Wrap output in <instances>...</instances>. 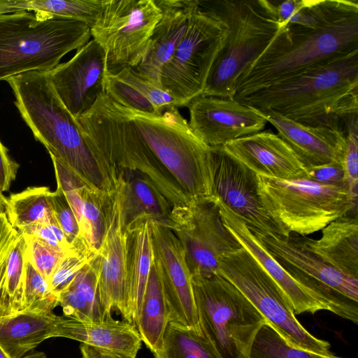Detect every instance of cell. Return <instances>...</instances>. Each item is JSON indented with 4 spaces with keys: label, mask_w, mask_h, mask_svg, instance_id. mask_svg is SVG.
Segmentation results:
<instances>
[{
    "label": "cell",
    "mask_w": 358,
    "mask_h": 358,
    "mask_svg": "<svg viewBox=\"0 0 358 358\" xmlns=\"http://www.w3.org/2000/svg\"><path fill=\"white\" fill-rule=\"evenodd\" d=\"M358 50L336 57L238 100L260 112L298 122L327 125L358 112Z\"/></svg>",
    "instance_id": "obj_1"
},
{
    "label": "cell",
    "mask_w": 358,
    "mask_h": 358,
    "mask_svg": "<svg viewBox=\"0 0 358 358\" xmlns=\"http://www.w3.org/2000/svg\"><path fill=\"white\" fill-rule=\"evenodd\" d=\"M109 191L115 190L121 170L139 172L148 178L176 208L190 199L162 165L120 105L106 92L76 120Z\"/></svg>",
    "instance_id": "obj_2"
},
{
    "label": "cell",
    "mask_w": 358,
    "mask_h": 358,
    "mask_svg": "<svg viewBox=\"0 0 358 358\" xmlns=\"http://www.w3.org/2000/svg\"><path fill=\"white\" fill-rule=\"evenodd\" d=\"M358 50V14L317 29L288 24L237 80L234 99Z\"/></svg>",
    "instance_id": "obj_3"
},
{
    "label": "cell",
    "mask_w": 358,
    "mask_h": 358,
    "mask_svg": "<svg viewBox=\"0 0 358 358\" xmlns=\"http://www.w3.org/2000/svg\"><path fill=\"white\" fill-rule=\"evenodd\" d=\"M6 81L13 92L14 103L21 117L50 155L91 187L109 193L77 121L58 96L48 71H29Z\"/></svg>",
    "instance_id": "obj_4"
},
{
    "label": "cell",
    "mask_w": 358,
    "mask_h": 358,
    "mask_svg": "<svg viewBox=\"0 0 358 358\" xmlns=\"http://www.w3.org/2000/svg\"><path fill=\"white\" fill-rule=\"evenodd\" d=\"M90 37V27L81 21L26 10L0 13V80L49 72Z\"/></svg>",
    "instance_id": "obj_5"
},
{
    "label": "cell",
    "mask_w": 358,
    "mask_h": 358,
    "mask_svg": "<svg viewBox=\"0 0 358 358\" xmlns=\"http://www.w3.org/2000/svg\"><path fill=\"white\" fill-rule=\"evenodd\" d=\"M227 27L201 95L234 99L236 83L269 45L280 28L262 0H198Z\"/></svg>",
    "instance_id": "obj_6"
},
{
    "label": "cell",
    "mask_w": 358,
    "mask_h": 358,
    "mask_svg": "<svg viewBox=\"0 0 358 358\" xmlns=\"http://www.w3.org/2000/svg\"><path fill=\"white\" fill-rule=\"evenodd\" d=\"M120 106L190 200L212 196L211 147L195 135L177 107L151 115Z\"/></svg>",
    "instance_id": "obj_7"
},
{
    "label": "cell",
    "mask_w": 358,
    "mask_h": 358,
    "mask_svg": "<svg viewBox=\"0 0 358 358\" xmlns=\"http://www.w3.org/2000/svg\"><path fill=\"white\" fill-rule=\"evenodd\" d=\"M258 176L262 202L272 219L289 234L306 236L322 230L357 207L345 182Z\"/></svg>",
    "instance_id": "obj_8"
},
{
    "label": "cell",
    "mask_w": 358,
    "mask_h": 358,
    "mask_svg": "<svg viewBox=\"0 0 358 358\" xmlns=\"http://www.w3.org/2000/svg\"><path fill=\"white\" fill-rule=\"evenodd\" d=\"M201 329L220 358H249L266 322L245 296L219 274L192 275Z\"/></svg>",
    "instance_id": "obj_9"
},
{
    "label": "cell",
    "mask_w": 358,
    "mask_h": 358,
    "mask_svg": "<svg viewBox=\"0 0 358 358\" xmlns=\"http://www.w3.org/2000/svg\"><path fill=\"white\" fill-rule=\"evenodd\" d=\"M234 285L291 344L329 355L331 345L297 320L289 300L259 263L243 247L220 259L217 273Z\"/></svg>",
    "instance_id": "obj_10"
},
{
    "label": "cell",
    "mask_w": 358,
    "mask_h": 358,
    "mask_svg": "<svg viewBox=\"0 0 358 358\" xmlns=\"http://www.w3.org/2000/svg\"><path fill=\"white\" fill-rule=\"evenodd\" d=\"M227 34L226 24L198 4L182 41L161 73L162 89L182 106L202 94Z\"/></svg>",
    "instance_id": "obj_11"
},
{
    "label": "cell",
    "mask_w": 358,
    "mask_h": 358,
    "mask_svg": "<svg viewBox=\"0 0 358 358\" xmlns=\"http://www.w3.org/2000/svg\"><path fill=\"white\" fill-rule=\"evenodd\" d=\"M161 17L155 0H106L90 32L106 53L108 72L134 68L143 62Z\"/></svg>",
    "instance_id": "obj_12"
},
{
    "label": "cell",
    "mask_w": 358,
    "mask_h": 358,
    "mask_svg": "<svg viewBox=\"0 0 358 358\" xmlns=\"http://www.w3.org/2000/svg\"><path fill=\"white\" fill-rule=\"evenodd\" d=\"M172 231L184 249L191 275L217 274L222 257L243 248L224 224L213 196L192 199L177 210Z\"/></svg>",
    "instance_id": "obj_13"
},
{
    "label": "cell",
    "mask_w": 358,
    "mask_h": 358,
    "mask_svg": "<svg viewBox=\"0 0 358 358\" xmlns=\"http://www.w3.org/2000/svg\"><path fill=\"white\" fill-rule=\"evenodd\" d=\"M212 196L242 219L253 233L288 238L265 209L258 191L257 174L229 155L223 146L211 147Z\"/></svg>",
    "instance_id": "obj_14"
},
{
    "label": "cell",
    "mask_w": 358,
    "mask_h": 358,
    "mask_svg": "<svg viewBox=\"0 0 358 358\" xmlns=\"http://www.w3.org/2000/svg\"><path fill=\"white\" fill-rule=\"evenodd\" d=\"M108 72L106 53L92 39L78 49L70 60L59 64L48 73L60 100L77 120L105 92Z\"/></svg>",
    "instance_id": "obj_15"
},
{
    "label": "cell",
    "mask_w": 358,
    "mask_h": 358,
    "mask_svg": "<svg viewBox=\"0 0 358 358\" xmlns=\"http://www.w3.org/2000/svg\"><path fill=\"white\" fill-rule=\"evenodd\" d=\"M151 232L153 256L159 269L170 322L202 331L192 275L180 242L171 229L153 222Z\"/></svg>",
    "instance_id": "obj_16"
},
{
    "label": "cell",
    "mask_w": 358,
    "mask_h": 358,
    "mask_svg": "<svg viewBox=\"0 0 358 358\" xmlns=\"http://www.w3.org/2000/svg\"><path fill=\"white\" fill-rule=\"evenodd\" d=\"M187 106L190 128L209 147L259 132L267 123L253 108L234 99L200 95Z\"/></svg>",
    "instance_id": "obj_17"
},
{
    "label": "cell",
    "mask_w": 358,
    "mask_h": 358,
    "mask_svg": "<svg viewBox=\"0 0 358 358\" xmlns=\"http://www.w3.org/2000/svg\"><path fill=\"white\" fill-rule=\"evenodd\" d=\"M90 263L96 273L98 291L103 306L110 312H118L123 320L132 324L126 278V231L115 192L110 196L101 245Z\"/></svg>",
    "instance_id": "obj_18"
},
{
    "label": "cell",
    "mask_w": 358,
    "mask_h": 358,
    "mask_svg": "<svg viewBox=\"0 0 358 358\" xmlns=\"http://www.w3.org/2000/svg\"><path fill=\"white\" fill-rule=\"evenodd\" d=\"M217 201L225 227L281 289L295 315L304 313L315 314L320 310L334 313V308L327 301L291 274L266 250L241 217L220 200L217 199Z\"/></svg>",
    "instance_id": "obj_19"
},
{
    "label": "cell",
    "mask_w": 358,
    "mask_h": 358,
    "mask_svg": "<svg viewBox=\"0 0 358 358\" xmlns=\"http://www.w3.org/2000/svg\"><path fill=\"white\" fill-rule=\"evenodd\" d=\"M255 110L277 129L278 135L290 146L307 169L342 164L345 138L341 119L332 125L310 126L274 113Z\"/></svg>",
    "instance_id": "obj_20"
},
{
    "label": "cell",
    "mask_w": 358,
    "mask_h": 358,
    "mask_svg": "<svg viewBox=\"0 0 358 358\" xmlns=\"http://www.w3.org/2000/svg\"><path fill=\"white\" fill-rule=\"evenodd\" d=\"M222 146L257 175L276 179L309 178L307 168L297 155L271 130H262Z\"/></svg>",
    "instance_id": "obj_21"
},
{
    "label": "cell",
    "mask_w": 358,
    "mask_h": 358,
    "mask_svg": "<svg viewBox=\"0 0 358 358\" xmlns=\"http://www.w3.org/2000/svg\"><path fill=\"white\" fill-rule=\"evenodd\" d=\"M115 193L125 231L144 220L173 229L174 215L179 208L142 173L131 170L120 171Z\"/></svg>",
    "instance_id": "obj_22"
},
{
    "label": "cell",
    "mask_w": 358,
    "mask_h": 358,
    "mask_svg": "<svg viewBox=\"0 0 358 358\" xmlns=\"http://www.w3.org/2000/svg\"><path fill=\"white\" fill-rule=\"evenodd\" d=\"M155 1L161 9L162 17L153 30L145 59L132 69L141 78L162 89V69L182 41L190 17L198 7V0Z\"/></svg>",
    "instance_id": "obj_23"
},
{
    "label": "cell",
    "mask_w": 358,
    "mask_h": 358,
    "mask_svg": "<svg viewBox=\"0 0 358 358\" xmlns=\"http://www.w3.org/2000/svg\"><path fill=\"white\" fill-rule=\"evenodd\" d=\"M253 234L281 264L291 267L358 303V278L345 275L322 261L310 252L294 233H291L288 238Z\"/></svg>",
    "instance_id": "obj_24"
},
{
    "label": "cell",
    "mask_w": 358,
    "mask_h": 358,
    "mask_svg": "<svg viewBox=\"0 0 358 358\" xmlns=\"http://www.w3.org/2000/svg\"><path fill=\"white\" fill-rule=\"evenodd\" d=\"M68 317L53 311L22 310L0 316V345L10 358H21L43 341L66 337Z\"/></svg>",
    "instance_id": "obj_25"
},
{
    "label": "cell",
    "mask_w": 358,
    "mask_h": 358,
    "mask_svg": "<svg viewBox=\"0 0 358 358\" xmlns=\"http://www.w3.org/2000/svg\"><path fill=\"white\" fill-rule=\"evenodd\" d=\"M313 254L340 272L358 278V220L348 215L322 229L319 239L294 234Z\"/></svg>",
    "instance_id": "obj_26"
},
{
    "label": "cell",
    "mask_w": 358,
    "mask_h": 358,
    "mask_svg": "<svg viewBox=\"0 0 358 358\" xmlns=\"http://www.w3.org/2000/svg\"><path fill=\"white\" fill-rule=\"evenodd\" d=\"M153 258L151 222L126 230V278L132 324L138 320Z\"/></svg>",
    "instance_id": "obj_27"
},
{
    "label": "cell",
    "mask_w": 358,
    "mask_h": 358,
    "mask_svg": "<svg viewBox=\"0 0 358 358\" xmlns=\"http://www.w3.org/2000/svg\"><path fill=\"white\" fill-rule=\"evenodd\" d=\"M63 315L79 320L105 321L113 318L102 303L96 271L92 264L85 265L73 280L58 294Z\"/></svg>",
    "instance_id": "obj_28"
},
{
    "label": "cell",
    "mask_w": 358,
    "mask_h": 358,
    "mask_svg": "<svg viewBox=\"0 0 358 358\" xmlns=\"http://www.w3.org/2000/svg\"><path fill=\"white\" fill-rule=\"evenodd\" d=\"M170 322L158 264L153 256L145 293L136 327L142 342L153 353L162 345L164 334Z\"/></svg>",
    "instance_id": "obj_29"
},
{
    "label": "cell",
    "mask_w": 358,
    "mask_h": 358,
    "mask_svg": "<svg viewBox=\"0 0 358 358\" xmlns=\"http://www.w3.org/2000/svg\"><path fill=\"white\" fill-rule=\"evenodd\" d=\"M106 0H0V13L21 10L81 21L90 28L99 19Z\"/></svg>",
    "instance_id": "obj_30"
},
{
    "label": "cell",
    "mask_w": 358,
    "mask_h": 358,
    "mask_svg": "<svg viewBox=\"0 0 358 358\" xmlns=\"http://www.w3.org/2000/svg\"><path fill=\"white\" fill-rule=\"evenodd\" d=\"M50 191L47 187H29L7 199L6 215L17 231L38 224L56 221L49 203Z\"/></svg>",
    "instance_id": "obj_31"
},
{
    "label": "cell",
    "mask_w": 358,
    "mask_h": 358,
    "mask_svg": "<svg viewBox=\"0 0 358 358\" xmlns=\"http://www.w3.org/2000/svg\"><path fill=\"white\" fill-rule=\"evenodd\" d=\"M155 358H220L202 331L170 322Z\"/></svg>",
    "instance_id": "obj_32"
},
{
    "label": "cell",
    "mask_w": 358,
    "mask_h": 358,
    "mask_svg": "<svg viewBox=\"0 0 358 358\" xmlns=\"http://www.w3.org/2000/svg\"><path fill=\"white\" fill-rule=\"evenodd\" d=\"M27 242L20 233L8 257L6 275L0 289V316L23 310Z\"/></svg>",
    "instance_id": "obj_33"
},
{
    "label": "cell",
    "mask_w": 358,
    "mask_h": 358,
    "mask_svg": "<svg viewBox=\"0 0 358 358\" xmlns=\"http://www.w3.org/2000/svg\"><path fill=\"white\" fill-rule=\"evenodd\" d=\"M111 194L93 187L87 188L84 192L80 230L87 250L93 255L98 252L106 233L107 210Z\"/></svg>",
    "instance_id": "obj_34"
},
{
    "label": "cell",
    "mask_w": 358,
    "mask_h": 358,
    "mask_svg": "<svg viewBox=\"0 0 358 358\" xmlns=\"http://www.w3.org/2000/svg\"><path fill=\"white\" fill-rule=\"evenodd\" d=\"M249 358H343L325 355L296 347L287 341L267 320L253 341Z\"/></svg>",
    "instance_id": "obj_35"
},
{
    "label": "cell",
    "mask_w": 358,
    "mask_h": 358,
    "mask_svg": "<svg viewBox=\"0 0 358 358\" xmlns=\"http://www.w3.org/2000/svg\"><path fill=\"white\" fill-rule=\"evenodd\" d=\"M59 306L58 296L48 282L34 267L27 257L22 310L53 311Z\"/></svg>",
    "instance_id": "obj_36"
},
{
    "label": "cell",
    "mask_w": 358,
    "mask_h": 358,
    "mask_svg": "<svg viewBox=\"0 0 358 358\" xmlns=\"http://www.w3.org/2000/svg\"><path fill=\"white\" fill-rule=\"evenodd\" d=\"M48 199L55 218L72 250L80 254L94 256L89 252L83 241L77 219L62 191L57 188L55 192H50Z\"/></svg>",
    "instance_id": "obj_37"
},
{
    "label": "cell",
    "mask_w": 358,
    "mask_h": 358,
    "mask_svg": "<svg viewBox=\"0 0 358 358\" xmlns=\"http://www.w3.org/2000/svg\"><path fill=\"white\" fill-rule=\"evenodd\" d=\"M345 131V150L342 162L344 181L352 198L357 201L358 185V112L341 117Z\"/></svg>",
    "instance_id": "obj_38"
},
{
    "label": "cell",
    "mask_w": 358,
    "mask_h": 358,
    "mask_svg": "<svg viewBox=\"0 0 358 358\" xmlns=\"http://www.w3.org/2000/svg\"><path fill=\"white\" fill-rule=\"evenodd\" d=\"M50 157L55 169L57 188L60 189L66 196L80 227L83 220L84 192L87 188L92 187L58 159L52 155H50Z\"/></svg>",
    "instance_id": "obj_39"
},
{
    "label": "cell",
    "mask_w": 358,
    "mask_h": 358,
    "mask_svg": "<svg viewBox=\"0 0 358 358\" xmlns=\"http://www.w3.org/2000/svg\"><path fill=\"white\" fill-rule=\"evenodd\" d=\"M105 92L117 104L147 114L160 115L157 108L141 92L108 72Z\"/></svg>",
    "instance_id": "obj_40"
},
{
    "label": "cell",
    "mask_w": 358,
    "mask_h": 358,
    "mask_svg": "<svg viewBox=\"0 0 358 358\" xmlns=\"http://www.w3.org/2000/svg\"><path fill=\"white\" fill-rule=\"evenodd\" d=\"M23 235L27 242V257L34 267L49 282L56 266L66 254L36 236Z\"/></svg>",
    "instance_id": "obj_41"
},
{
    "label": "cell",
    "mask_w": 358,
    "mask_h": 358,
    "mask_svg": "<svg viewBox=\"0 0 358 358\" xmlns=\"http://www.w3.org/2000/svg\"><path fill=\"white\" fill-rule=\"evenodd\" d=\"M113 74L144 95L161 113L173 106L182 107L178 100L162 89L141 78L131 67H125Z\"/></svg>",
    "instance_id": "obj_42"
},
{
    "label": "cell",
    "mask_w": 358,
    "mask_h": 358,
    "mask_svg": "<svg viewBox=\"0 0 358 358\" xmlns=\"http://www.w3.org/2000/svg\"><path fill=\"white\" fill-rule=\"evenodd\" d=\"M93 257L75 251L66 253L56 266L48 282L51 290L58 296L59 293L73 280Z\"/></svg>",
    "instance_id": "obj_43"
},
{
    "label": "cell",
    "mask_w": 358,
    "mask_h": 358,
    "mask_svg": "<svg viewBox=\"0 0 358 358\" xmlns=\"http://www.w3.org/2000/svg\"><path fill=\"white\" fill-rule=\"evenodd\" d=\"M18 232L36 236L65 254L73 251L57 220L50 224H38L27 227Z\"/></svg>",
    "instance_id": "obj_44"
},
{
    "label": "cell",
    "mask_w": 358,
    "mask_h": 358,
    "mask_svg": "<svg viewBox=\"0 0 358 358\" xmlns=\"http://www.w3.org/2000/svg\"><path fill=\"white\" fill-rule=\"evenodd\" d=\"M20 233L10 224L6 213L0 215V289L3 282L10 252Z\"/></svg>",
    "instance_id": "obj_45"
},
{
    "label": "cell",
    "mask_w": 358,
    "mask_h": 358,
    "mask_svg": "<svg viewBox=\"0 0 358 358\" xmlns=\"http://www.w3.org/2000/svg\"><path fill=\"white\" fill-rule=\"evenodd\" d=\"M19 164L11 159L8 149L0 141V192L9 189L11 183L15 180Z\"/></svg>",
    "instance_id": "obj_46"
},
{
    "label": "cell",
    "mask_w": 358,
    "mask_h": 358,
    "mask_svg": "<svg viewBox=\"0 0 358 358\" xmlns=\"http://www.w3.org/2000/svg\"><path fill=\"white\" fill-rule=\"evenodd\" d=\"M308 179L324 183H338L344 181L341 164H331L308 169Z\"/></svg>",
    "instance_id": "obj_47"
},
{
    "label": "cell",
    "mask_w": 358,
    "mask_h": 358,
    "mask_svg": "<svg viewBox=\"0 0 358 358\" xmlns=\"http://www.w3.org/2000/svg\"><path fill=\"white\" fill-rule=\"evenodd\" d=\"M83 358H131L123 355L81 343L80 346Z\"/></svg>",
    "instance_id": "obj_48"
},
{
    "label": "cell",
    "mask_w": 358,
    "mask_h": 358,
    "mask_svg": "<svg viewBox=\"0 0 358 358\" xmlns=\"http://www.w3.org/2000/svg\"><path fill=\"white\" fill-rule=\"evenodd\" d=\"M21 358H47V357L43 352L30 351Z\"/></svg>",
    "instance_id": "obj_49"
},
{
    "label": "cell",
    "mask_w": 358,
    "mask_h": 358,
    "mask_svg": "<svg viewBox=\"0 0 358 358\" xmlns=\"http://www.w3.org/2000/svg\"><path fill=\"white\" fill-rule=\"evenodd\" d=\"M7 199L0 192V215L6 213L7 210Z\"/></svg>",
    "instance_id": "obj_50"
},
{
    "label": "cell",
    "mask_w": 358,
    "mask_h": 358,
    "mask_svg": "<svg viewBox=\"0 0 358 358\" xmlns=\"http://www.w3.org/2000/svg\"><path fill=\"white\" fill-rule=\"evenodd\" d=\"M0 358H10L0 345Z\"/></svg>",
    "instance_id": "obj_51"
}]
</instances>
